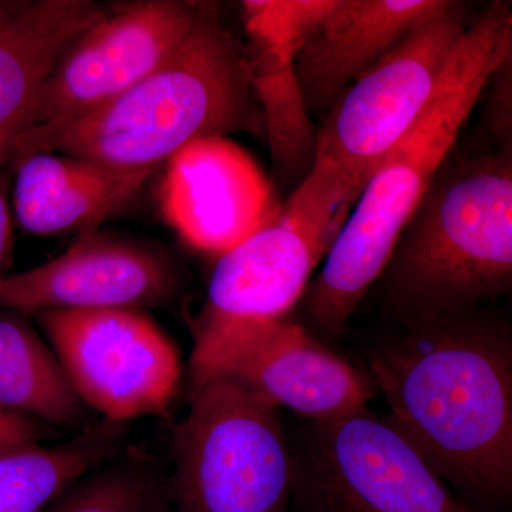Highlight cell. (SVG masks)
Returning a JSON list of instances; mask_svg holds the SVG:
<instances>
[{
    "label": "cell",
    "instance_id": "cell-1",
    "mask_svg": "<svg viewBox=\"0 0 512 512\" xmlns=\"http://www.w3.org/2000/svg\"><path fill=\"white\" fill-rule=\"evenodd\" d=\"M384 414L474 512H511L512 328L474 309L400 325L366 349Z\"/></svg>",
    "mask_w": 512,
    "mask_h": 512
},
{
    "label": "cell",
    "instance_id": "cell-2",
    "mask_svg": "<svg viewBox=\"0 0 512 512\" xmlns=\"http://www.w3.org/2000/svg\"><path fill=\"white\" fill-rule=\"evenodd\" d=\"M511 56V3L497 0L471 23L426 110L380 164L340 229L322 271L306 288V316L318 335L335 339L345 332L450 157L484 87Z\"/></svg>",
    "mask_w": 512,
    "mask_h": 512
},
{
    "label": "cell",
    "instance_id": "cell-3",
    "mask_svg": "<svg viewBox=\"0 0 512 512\" xmlns=\"http://www.w3.org/2000/svg\"><path fill=\"white\" fill-rule=\"evenodd\" d=\"M264 131L241 49L204 6L180 46L133 87L89 113L26 130L9 156L37 151L113 170L156 173L188 144Z\"/></svg>",
    "mask_w": 512,
    "mask_h": 512
},
{
    "label": "cell",
    "instance_id": "cell-4",
    "mask_svg": "<svg viewBox=\"0 0 512 512\" xmlns=\"http://www.w3.org/2000/svg\"><path fill=\"white\" fill-rule=\"evenodd\" d=\"M400 325L483 308L512 288V146L441 165L376 284Z\"/></svg>",
    "mask_w": 512,
    "mask_h": 512
},
{
    "label": "cell",
    "instance_id": "cell-5",
    "mask_svg": "<svg viewBox=\"0 0 512 512\" xmlns=\"http://www.w3.org/2000/svg\"><path fill=\"white\" fill-rule=\"evenodd\" d=\"M473 22L466 5L451 0L352 84L318 128L311 170L293 195L348 218L380 164L426 110Z\"/></svg>",
    "mask_w": 512,
    "mask_h": 512
},
{
    "label": "cell",
    "instance_id": "cell-6",
    "mask_svg": "<svg viewBox=\"0 0 512 512\" xmlns=\"http://www.w3.org/2000/svg\"><path fill=\"white\" fill-rule=\"evenodd\" d=\"M171 451L173 512H291L286 421L258 394L224 379L191 389Z\"/></svg>",
    "mask_w": 512,
    "mask_h": 512
},
{
    "label": "cell",
    "instance_id": "cell-7",
    "mask_svg": "<svg viewBox=\"0 0 512 512\" xmlns=\"http://www.w3.org/2000/svg\"><path fill=\"white\" fill-rule=\"evenodd\" d=\"M291 512H474L390 420L369 407L286 421Z\"/></svg>",
    "mask_w": 512,
    "mask_h": 512
},
{
    "label": "cell",
    "instance_id": "cell-8",
    "mask_svg": "<svg viewBox=\"0 0 512 512\" xmlns=\"http://www.w3.org/2000/svg\"><path fill=\"white\" fill-rule=\"evenodd\" d=\"M340 229L284 205L264 227L218 258L195 329L190 389L208 382L239 340L291 315Z\"/></svg>",
    "mask_w": 512,
    "mask_h": 512
},
{
    "label": "cell",
    "instance_id": "cell-9",
    "mask_svg": "<svg viewBox=\"0 0 512 512\" xmlns=\"http://www.w3.org/2000/svg\"><path fill=\"white\" fill-rule=\"evenodd\" d=\"M50 348L84 406L126 424L164 416L180 392V353L144 311L37 313Z\"/></svg>",
    "mask_w": 512,
    "mask_h": 512
},
{
    "label": "cell",
    "instance_id": "cell-10",
    "mask_svg": "<svg viewBox=\"0 0 512 512\" xmlns=\"http://www.w3.org/2000/svg\"><path fill=\"white\" fill-rule=\"evenodd\" d=\"M202 9L177 0H147L107 10L57 60L29 128L74 119L127 92L183 43Z\"/></svg>",
    "mask_w": 512,
    "mask_h": 512
},
{
    "label": "cell",
    "instance_id": "cell-11",
    "mask_svg": "<svg viewBox=\"0 0 512 512\" xmlns=\"http://www.w3.org/2000/svg\"><path fill=\"white\" fill-rule=\"evenodd\" d=\"M180 288L170 256L116 235L87 232L46 264L0 276V309L22 313L161 306Z\"/></svg>",
    "mask_w": 512,
    "mask_h": 512
},
{
    "label": "cell",
    "instance_id": "cell-12",
    "mask_svg": "<svg viewBox=\"0 0 512 512\" xmlns=\"http://www.w3.org/2000/svg\"><path fill=\"white\" fill-rule=\"evenodd\" d=\"M214 379L238 384L308 421L365 409L377 396L366 369L330 350L291 315L239 340L212 373Z\"/></svg>",
    "mask_w": 512,
    "mask_h": 512
},
{
    "label": "cell",
    "instance_id": "cell-13",
    "mask_svg": "<svg viewBox=\"0 0 512 512\" xmlns=\"http://www.w3.org/2000/svg\"><path fill=\"white\" fill-rule=\"evenodd\" d=\"M160 208L188 247L220 258L271 221L281 205L241 147L228 137H210L164 165Z\"/></svg>",
    "mask_w": 512,
    "mask_h": 512
},
{
    "label": "cell",
    "instance_id": "cell-14",
    "mask_svg": "<svg viewBox=\"0 0 512 512\" xmlns=\"http://www.w3.org/2000/svg\"><path fill=\"white\" fill-rule=\"evenodd\" d=\"M336 0H245L249 80L276 167L291 177L311 170L318 128L306 109L296 60Z\"/></svg>",
    "mask_w": 512,
    "mask_h": 512
},
{
    "label": "cell",
    "instance_id": "cell-15",
    "mask_svg": "<svg viewBox=\"0 0 512 512\" xmlns=\"http://www.w3.org/2000/svg\"><path fill=\"white\" fill-rule=\"evenodd\" d=\"M450 2L336 0L296 60L309 114L328 113L352 84Z\"/></svg>",
    "mask_w": 512,
    "mask_h": 512
},
{
    "label": "cell",
    "instance_id": "cell-16",
    "mask_svg": "<svg viewBox=\"0 0 512 512\" xmlns=\"http://www.w3.org/2000/svg\"><path fill=\"white\" fill-rule=\"evenodd\" d=\"M106 13L90 0H0V164L28 130L57 60Z\"/></svg>",
    "mask_w": 512,
    "mask_h": 512
},
{
    "label": "cell",
    "instance_id": "cell-17",
    "mask_svg": "<svg viewBox=\"0 0 512 512\" xmlns=\"http://www.w3.org/2000/svg\"><path fill=\"white\" fill-rule=\"evenodd\" d=\"M154 173H128L93 161L37 153L18 157L13 207L20 227L50 237L92 232L136 197Z\"/></svg>",
    "mask_w": 512,
    "mask_h": 512
},
{
    "label": "cell",
    "instance_id": "cell-18",
    "mask_svg": "<svg viewBox=\"0 0 512 512\" xmlns=\"http://www.w3.org/2000/svg\"><path fill=\"white\" fill-rule=\"evenodd\" d=\"M126 424L101 420L66 443L0 448V512H42L70 485L120 456Z\"/></svg>",
    "mask_w": 512,
    "mask_h": 512
},
{
    "label": "cell",
    "instance_id": "cell-19",
    "mask_svg": "<svg viewBox=\"0 0 512 512\" xmlns=\"http://www.w3.org/2000/svg\"><path fill=\"white\" fill-rule=\"evenodd\" d=\"M0 407L64 427L84 416V404L53 349L22 313L6 309H0Z\"/></svg>",
    "mask_w": 512,
    "mask_h": 512
},
{
    "label": "cell",
    "instance_id": "cell-20",
    "mask_svg": "<svg viewBox=\"0 0 512 512\" xmlns=\"http://www.w3.org/2000/svg\"><path fill=\"white\" fill-rule=\"evenodd\" d=\"M42 512H173L168 477L151 458L111 460L70 485Z\"/></svg>",
    "mask_w": 512,
    "mask_h": 512
},
{
    "label": "cell",
    "instance_id": "cell-21",
    "mask_svg": "<svg viewBox=\"0 0 512 512\" xmlns=\"http://www.w3.org/2000/svg\"><path fill=\"white\" fill-rule=\"evenodd\" d=\"M497 77V87L491 103V126L497 137L503 141V147L511 144V79L512 56L508 57L500 69L494 74Z\"/></svg>",
    "mask_w": 512,
    "mask_h": 512
},
{
    "label": "cell",
    "instance_id": "cell-22",
    "mask_svg": "<svg viewBox=\"0 0 512 512\" xmlns=\"http://www.w3.org/2000/svg\"><path fill=\"white\" fill-rule=\"evenodd\" d=\"M42 423L0 407V448L39 443Z\"/></svg>",
    "mask_w": 512,
    "mask_h": 512
},
{
    "label": "cell",
    "instance_id": "cell-23",
    "mask_svg": "<svg viewBox=\"0 0 512 512\" xmlns=\"http://www.w3.org/2000/svg\"><path fill=\"white\" fill-rule=\"evenodd\" d=\"M13 254V224L12 214L5 194L0 191V276L8 275Z\"/></svg>",
    "mask_w": 512,
    "mask_h": 512
}]
</instances>
